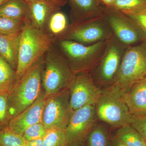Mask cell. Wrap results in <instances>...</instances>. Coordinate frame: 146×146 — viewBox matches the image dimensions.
<instances>
[{
	"label": "cell",
	"instance_id": "1",
	"mask_svg": "<svg viewBox=\"0 0 146 146\" xmlns=\"http://www.w3.org/2000/svg\"><path fill=\"white\" fill-rule=\"evenodd\" d=\"M44 56L15 80L9 91V104L12 119L32 104L42 91Z\"/></svg>",
	"mask_w": 146,
	"mask_h": 146
},
{
	"label": "cell",
	"instance_id": "2",
	"mask_svg": "<svg viewBox=\"0 0 146 146\" xmlns=\"http://www.w3.org/2000/svg\"><path fill=\"white\" fill-rule=\"evenodd\" d=\"M55 43L45 32L28 22L21 31L16 80L42 58Z\"/></svg>",
	"mask_w": 146,
	"mask_h": 146
},
{
	"label": "cell",
	"instance_id": "3",
	"mask_svg": "<svg viewBox=\"0 0 146 146\" xmlns=\"http://www.w3.org/2000/svg\"><path fill=\"white\" fill-rule=\"evenodd\" d=\"M76 75L54 43L44 56L42 91L45 96L50 97L69 89Z\"/></svg>",
	"mask_w": 146,
	"mask_h": 146
},
{
	"label": "cell",
	"instance_id": "4",
	"mask_svg": "<svg viewBox=\"0 0 146 146\" xmlns=\"http://www.w3.org/2000/svg\"><path fill=\"white\" fill-rule=\"evenodd\" d=\"M102 89L96 104L98 119L115 129L131 124L132 115L124 99L125 92L114 84Z\"/></svg>",
	"mask_w": 146,
	"mask_h": 146
},
{
	"label": "cell",
	"instance_id": "5",
	"mask_svg": "<svg viewBox=\"0 0 146 146\" xmlns=\"http://www.w3.org/2000/svg\"><path fill=\"white\" fill-rule=\"evenodd\" d=\"M108 40L90 45L66 40H58L55 44L73 72L77 74L91 73L94 70L101 58Z\"/></svg>",
	"mask_w": 146,
	"mask_h": 146
},
{
	"label": "cell",
	"instance_id": "6",
	"mask_svg": "<svg viewBox=\"0 0 146 146\" xmlns=\"http://www.w3.org/2000/svg\"><path fill=\"white\" fill-rule=\"evenodd\" d=\"M146 78V39L127 47L113 84L125 92Z\"/></svg>",
	"mask_w": 146,
	"mask_h": 146
},
{
	"label": "cell",
	"instance_id": "7",
	"mask_svg": "<svg viewBox=\"0 0 146 146\" xmlns=\"http://www.w3.org/2000/svg\"><path fill=\"white\" fill-rule=\"evenodd\" d=\"M128 47L115 36L108 40L99 62L91 72L98 87L103 88L113 85Z\"/></svg>",
	"mask_w": 146,
	"mask_h": 146
},
{
	"label": "cell",
	"instance_id": "8",
	"mask_svg": "<svg viewBox=\"0 0 146 146\" xmlns=\"http://www.w3.org/2000/svg\"><path fill=\"white\" fill-rule=\"evenodd\" d=\"M114 36L104 15L92 21L70 25L68 30L59 40L74 41L90 45L109 40Z\"/></svg>",
	"mask_w": 146,
	"mask_h": 146
},
{
	"label": "cell",
	"instance_id": "9",
	"mask_svg": "<svg viewBox=\"0 0 146 146\" xmlns=\"http://www.w3.org/2000/svg\"><path fill=\"white\" fill-rule=\"evenodd\" d=\"M104 16L114 36L125 46H133L146 39L145 34L138 24L122 11L105 7Z\"/></svg>",
	"mask_w": 146,
	"mask_h": 146
},
{
	"label": "cell",
	"instance_id": "10",
	"mask_svg": "<svg viewBox=\"0 0 146 146\" xmlns=\"http://www.w3.org/2000/svg\"><path fill=\"white\" fill-rule=\"evenodd\" d=\"M69 89L49 97L47 100L42 123L48 130L65 131L68 126L74 112L70 105Z\"/></svg>",
	"mask_w": 146,
	"mask_h": 146
},
{
	"label": "cell",
	"instance_id": "11",
	"mask_svg": "<svg viewBox=\"0 0 146 146\" xmlns=\"http://www.w3.org/2000/svg\"><path fill=\"white\" fill-rule=\"evenodd\" d=\"M96 105H89L73 112L65 130L68 146L84 143L98 120Z\"/></svg>",
	"mask_w": 146,
	"mask_h": 146
},
{
	"label": "cell",
	"instance_id": "12",
	"mask_svg": "<svg viewBox=\"0 0 146 146\" xmlns=\"http://www.w3.org/2000/svg\"><path fill=\"white\" fill-rule=\"evenodd\" d=\"M70 105L73 112L89 105H96L102 88L94 82L91 73L76 74L69 87Z\"/></svg>",
	"mask_w": 146,
	"mask_h": 146
},
{
	"label": "cell",
	"instance_id": "13",
	"mask_svg": "<svg viewBox=\"0 0 146 146\" xmlns=\"http://www.w3.org/2000/svg\"><path fill=\"white\" fill-rule=\"evenodd\" d=\"M48 98L42 91L34 103L11 119L7 127L13 132L23 135L27 128L42 123L43 110Z\"/></svg>",
	"mask_w": 146,
	"mask_h": 146
},
{
	"label": "cell",
	"instance_id": "14",
	"mask_svg": "<svg viewBox=\"0 0 146 146\" xmlns=\"http://www.w3.org/2000/svg\"><path fill=\"white\" fill-rule=\"evenodd\" d=\"M70 25L92 21L104 15V6L98 0H68Z\"/></svg>",
	"mask_w": 146,
	"mask_h": 146
},
{
	"label": "cell",
	"instance_id": "15",
	"mask_svg": "<svg viewBox=\"0 0 146 146\" xmlns=\"http://www.w3.org/2000/svg\"><path fill=\"white\" fill-rule=\"evenodd\" d=\"M26 3L29 10L31 23L44 32L51 16L61 9V7L53 5L46 0H33Z\"/></svg>",
	"mask_w": 146,
	"mask_h": 146
},
{
	"label": "cell",
	"instance_id": "16",
	"mask_svg": "<svg viewBox=\"0 0 146 146\" xmlns=\"http://www.w3.org/2000/svg\"><path fill=\"white\" fill-rule=\"evenodd\" d=\"M123 98L131 115L146 114V78L134 84Z\"/></svg>",
	"mask_w": 146,
	"mask_h": 146
},
{
	"label": "cell",
	"instance_id": "17",
	"mask_svg": "<svg viewBox=\"0 0 146 146\" xmlns=\"http://www.w3.org/2000/svg\"><path fill=\"white\" fill-rule=\"evenodd\" d=\"M21 33L15 35L0 34V55L16 71Z\"/></svg>",
	"mask_w": 146,
	"mask_h": 146
},
{
	"label": "cell",
	"instance_id": "18",
	"mask_svg": "<svg viewBox=\"0 0 146 146\" xmlns=\"http://www.w3.org/2000/svg\"><path fill=\"white\" fill-rule=\"evenodd\" d=\"M0 16H6L24 23L30 22L27 4L22 0H8L0 6Z\"/></svg>",
	"mask_w": 146,
	"mask_h": 146
},
{
	"label": "cell",
	"instance_id": "19",
	"mask_svg": "<svg viewBox=\"0 0 146 146\" xmlns=\"http://www.w3.org/2000/svg\"><path fill=\"white\" fill-rule=\"evenodd\" d=\"M70 23L65 13L60 10L55 12L49 19L45 32L56 42L68 30Z\"/></svg>",
	"mask_w": 146,
	"mask_h": 146
},
{
	"label": "cell",
	"instance_id": "20",
	"mask_svg": "<svg viewBox=\"0 0 146 146\" xmlns=\"http://www.w3.org/2000/svg\"><path fill=\"white\" fill-rule=\"evenodd\" d=\"M108 125L97 122L87 136L86 146H110L112 136Z\"/></svg>",
	"mask_w": 146,
	"mask_h": 146
},
{
	"label": "cell",
	"instance_id": "21",
	"mask_svg": "<svg viewBox=\"0 0 146 146\" xmlns=\"http://www.w3.org/2000/svg\"><path fill=\"white\" fill-rule=\"evenodd\" d=\"M114 136L128 146H146L143 138L131 124L117 129Z\"/></svg>",
	"mask_w": 146,
	"mask_h": 146
},
{
	"label": "cell",
	"instance_id": "22",
	"mask_svg": "<svg viewBox=\"0 0 146 146\" xmlns=\"http://www.w3.org/2000/svg\"><path fill=\"white\" fill-rule=\"evenodd\" d=\"M16 77V70L0 55V90L9 89Z\"/></svg>",
	"mask_w": 146,
	"mask_h": 146
},
{
	"label": "cell",
	"instance_id": "23",
	"mask_svg": "<svg viewBox=\"0 0 146 146\" xmlns=\"http://www.w3.org/2000/svg\"><path fill=\"white\" fill-rule=\"evenodd\" d=\"M25 23L6 16H0V34L15 35L21 33Z\"/></svg>",
	"mask_w": 146,
	"mask_h": 146
},
{
	"label": "cell",
	"instance_id": "24",
	"mask_svg": "<svg viewBox=\"0 0 146 146\" xmlns=\"http://www.w3.org/2000/svg\"><path fill=\"white\" fill-rule=\"evenodd\" d=\"M0 146H27V141L23 135L5 127L0 129Z\"/></svg>",
	"mask_w": 146,
	"mask_h": 146
},
{
	"label": "cell",
	"instance_id": "25",
	"mask_svg": "<svg viewBox=\"0 0 146 146\" xmlns=\"http://www.w3.org/2000/svg\"><path fill=\"white\" fill-rule=\"evenodd\" d=\"M9 89L0 90V129L7 127L12 119L9 104Z\"/></svg>",
	"mask_w": 146,
	"mask_h": 146
},
{
	"label": "cell",
	"instance_id": "26",
	"mask_svg": "<svg viewBox=\"0 0 146 146\" xmlns=\"http://www.w3.org/2000/svg\"><path fill=\"white\" fill-rule=\"evenodd\" d=\"M42 139L44 146H68L65 131L49 129Z\"/></svg>",
	"mask_w": 146,
	"mask_h": 146
},
{
	"label": "cell",
	"instance_id": "27",
	"mask_svg": "<svg viewBox=\"0 0 146 146\" xmlns=\"http://www.w3.org/2000/svg\"><path fill=\"white\" fill-rule=\"evenodd\" d=\"M112 7L123 12L139 10L146 7V0H116Z\"/></svg>",
	"mask_w": 146,
	"mask_h": 146
},
{
	"label": "cell",
	"instance_id": "28",
	"mask_svg": "<svg viewBox=\"0 0 146 146\" xmlns=\"http://www.w3.org/2000/svg\"><path fill=\"white\" fill-rule=\"evenodd\" d=\"M48 129L42 123H37L27 128L23 136L27 141L43 138Z\"/></svg>",
	"mask_w": 146,
	"mask_h": 146
},
{
	"label": "cell",
	"instance_id": "29",
	"mask_svg": "<svg viewBox=\"0 0 146 146\" xmlns=\"http://www.w3.org/2000/svg\"><path fill=\"white\" fill-rule=\"evenodd\" d=\"M123 13L134 20L142 29L146 36V7L139 10Z\"/></svg>",
	"mask_w": 146,
	"mask_h": 146
},
{
	"label": "cell",
	"instance_id": "30",
	"mask_svg": "<svg viewBox=\"0 0 146 146\" xmlns=\"http://www.w3.org/2000/svg\"><path fill=\"white\" fill-rule=\"evenodd\" d=\"M131 125L140 133L146 144V114L132 115Z\"/></svg>",
	"mask_w": 146,
	"mask_h": 146
},
{
	"label": "cell",
	"instance_id": "31",
	"mask_svg": "<svg viewBox=\"0 0 146 146\" xmlns=\"http://www.w3.org/2000/svg\"><path fill=\"white\" fill-rule=\"evenodd\" d=\"M50 3L61 7L65 6L68 3V0H46Z\"/></svg>",
	"mask_w": 146,
	"mask_h": 146
},
{
	"label": "cell",
	"instance_id": "32",
	"mask_svg": "<svg viewBox=\"0 0 146 146\" xmlns=\"http://www.w3.org/2000/svg\"><path fill=\"white\" fill-rule=\"evenodd\" d=\"M110 146H128L115 136H112Z\"/></svg>",
	"mask_w": 146,
	"mask_h": 146
},
{
	"label": "cell",
	"instance_id": "33",
	"mask_svg": "<svg viewBox=\"0 0 146 146\" xmlns=\"http://www.w3.org/2000/svg\"><path fill=\"white\" fill-rule=\"evenodd\" d=\"M27 146H44L42 138L27 141Z\"/></svg>",
	"mask_w": 146,
	"mask_h": 146
},
{
	"label": "cell",
	"instance_id": "34",
	"mask_svg": "<svg viewBox=\"0 0 146 146\" xmlns=\"http://www.w3.org/2000/svg\"><path fill=\"white\" fill-rule=\"evenodd\" d=\"M101 4L104 7H110L115 2L116 0H98Z\"/></svg>",
	"mask_w": 146,
	"mask_h": 146
},
{
	"label": "cell",
	"instance_id": "35",
	"mask_svg": "<svg viewBox=\"0 0 146 146\" xmlns=\"http://www.w3.org/2000/svg\"><path fill=\"white\" fill-rule=\"evenodd\" d=\"M7 1H8V0H0V6L1 5L5 3Z\"/></svg>",
	"mask_w": 146,
	"mask_h": 146
},
{
	"label": "cell",
	"instance_id": "36",
	"mask_svg": "<svg viewBox=\"0 0 146 146\" xmlns=\"http://www.w3.org/2000/svg\"><path fill=\"white\" fill-rule=\"evenodd\" d=\"M86 146V143H84L80 144V145H73V146Z\"/></svg>",
	"mask_w": 146,
	"mask_h": 146
},
{
	"label": "cell",
	"instance_id": "37",
	"mask_svg": "<svg viewBox=\"0 0 146 146\" xmlns=\"http://www.w3.org/2000/svg\"><path fill=\"white\" fill-rule=\"evenodd\" d=\"M22 1H23L26 3H27L31 1H33V0H22Z\"/></svg>",
	"mask_w": 146,
	"mask_h": 146
}]
</instances>
